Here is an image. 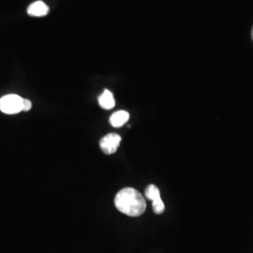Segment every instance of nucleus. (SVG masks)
<instances>
[{
    "mask_svg": "<svg viewBox=\"0 0 253 253\" xmlns=\"http://www.w3.org/2000/svg\"><path fill=\"white\" fill-rule=\"evenodd\" d=\"M49 12V7L46 5L44 2L42 1H36L29 5L27 9V13L30 16H35V17H42L45 16Z\"/></svg>",
    "mask_w": 253,
    "mask_h": 253,
    "instance_id": "39448f33",
    "label": "nucleus"
},
{
    "mask_svg": "<svg viewBox=\"0 0 253 253\" xmlns=\"http://www.w3.org/2000/svg\"><path fill=\"white\" fill-rule=\"evenodd\" d=\"M99 103L101 108L105 110H110L113 109L116 105V100L114 98V95L111 91L105 90L99 98Z\"/></svg>",
    "mask_w": 253,
    "mask_h": 253,
    "instance_id": "0eeeda50",
    "label": "nucleus"
},
{
    "mask_svg": "<svg viewBox=\"0 0 253 253\" xmlns=\"http://www.w3.org/2000/svg\"><path fill=\"white\" fill-rule=\"evenodd\" d=\"M121 143V137L116 133H109L100 140V148L107 155L116 153Z\"/></svg>",
    "mask_w": 253,
    "mask_h": 253,
    "instance_id": "20e7f679",
    "label": "nucleus"
},
{
    "mask_svg": "<svg viewBox=\"0 0 253 253\" xmlns=\"http://www.w3.org/2000/svg\"><path fill=\"white\" fill-rule=\"evenodd\" d=\"M252 36H253V31H252Z\"/></svg>",
    "mask_w": 253,
    "mask_h": 253,
    "instance_id": "1a4fd4ad",
    "label": "nucleus"
},
{
    "mask_svg": "<svg viewBox=\"0 0 253 253\" xmlns=\"http://www.w3.org/2000/svg\"><path fill=\"white\" fill-rule=\"evenodd\" d=\"M146 198L152 201V207L156 214H163L165 210V206L161 198V192L157 186L149 185L145 190Z\"/></svg>",
    "mask_w": 253,
    "mask_h": 253,
    "instance_id": "7ed1b4c3",
    "label": "nucleus"
},
{
    "mask_svg": "<svg viewBox=\"0 0 253 253\" xmlns=\"http://www.w3.org/2000/svg\"><path fill=\"white\" fill-rule=\"evenodd\" d=\"M115 205L121 213L129 217L143 215L146 208L144 196L132 188H125L120 190L115 198Z\"/></svg>",
    "mask_w": 253,
    "mask_h": 253,
    "instance_id": "f257e3e1",
    "label": "nucleus"
},
{
    "mask_svg": "<svg viewBox=\"0 0 253 253\" xmlns=\"http://www.w3.org/2000/svg\"><path fill=\"white\" fill-rule=\"evenodd\" d=\"M32 107V103H31V101L29 100H26V99H24V101H23V111H25V112H27V111H29L30 109Z\"/></svg>",
    "mask_w": 253,
    "mask_h": 253,
    "instance_id": "6e6552de",
    "label": "nucleus"
},
{
    "mask_svg": "<svg viewBox=\"0 0 253 253\" xmlns=\"http://www.w3.org/2000/svg\"><path fill=\"white\" fill-rule=\"evenodd\" d=\"M129 118V114L126 111H118L114 113L110 118L111 125L115 127L124 126Z\"/></svg>",
    "mask_w": 253,
    "mask_h": 253,
    "instance_id": "423d86ee",
    "label": "nucleus"
},
{
    "mask_svg": "<svg viewBox=\"0 0 253 253\" xmlns=\"http://www.w3.org/2000/svg\"><path fill=\"white\" fill-rule=\"evenodd\" d=\"M24 99L18 95L10 94L0 99V111L6 115H15L23 111Z\"/></svg>",
    "mask_w": 253,
    "mask_h": 253,
    "instance_id": "f03ea898",
    "label": "nucleus"
}]
</instances>
